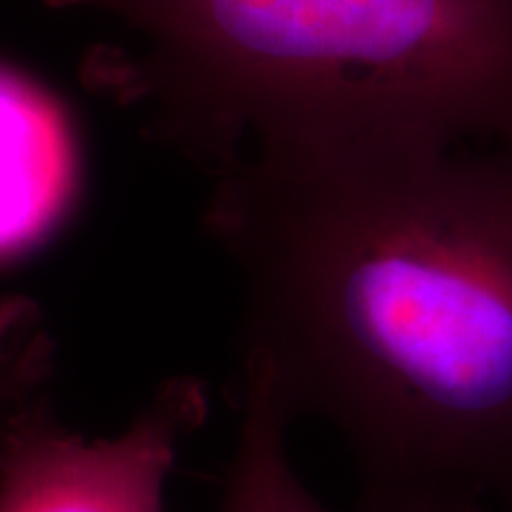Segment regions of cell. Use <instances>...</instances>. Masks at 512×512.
<instances>
[{
    "mask_svg": "<svg viewBox=\"0 0 512 512\" xmlns=\"http://www.w3.org/2000/svg\"><path fill=\"white\" fill-rule=\"evenodd\" d=\"M207 228L240 275L235 387L328 425L370 512H512V140L254 145Z\"/></svg>",
    "mask_w": 512,
    "mask_h": 512,
    "instance_id": "1",
    "label": "cell"
},
{
    "mask_svg": "<svg viewBox=\"0 0 512 512\" xmlns=\"http://www.w3.org/2000/svg\"><path fill=\"white\" fill-rule=\"evenodd\" d=\"M131 36L178 136L512 140V0H72Z\"/></svg>",
    "mask_w": 512,
    "mask_h": 512,
    "instance_id": "2",
    "label": "cell"
},
{
    "mask_svg": "<svg viewBox=\"0 0 512 512\" xmlns=\"http://www.w3.org/2000/svg\"><path fill=\"white\" fill-rule=\"evenodd\" d=\"M79 188V147L62 105L29 76L0 67V264L48 242Z\"/></svg>",
    "mask_w": 512,
    "mask_h": 512,
    "instance_id": "4",
    "label": "cell"
},
{
    "mask_svg": "<svg viewBox=\"0 0 512 512\" xmlns=\"http://www.w3.org/2000/svg\"><path fill=\"white\" fill-rule=\"evenodd\" d=\"M238 389L242 411L219 512H330L294 472L287 432L292 422L256 387ZM375 512H491L460 496H415Z\"/></svg>",
    "mask_w": 512,
    "mask_h": 512,
    "instance_id": "5",
    "label": "cell"
},
{
    "mask_svg": "<svg viewBox=\"0 0 512 512\" xmlns=\"http://www.w3.org/2000/svg\"><path fill=\"white\" fill-rule=\"evenodd\" d=\"M209 418L204 382L159 384L124 432L69 430L50 394L17 415L0 446V512H164L181 448Z\"/></svg>",
    "mask_w": 512,
    "mask_h": 512,
    "instance_id": "3",
    "label": "cell"
},
{
    "mask_svg": "<svg viewBox=\"0 0 512 512\" xmlns=\"http://www.w3.org/2000/svg\"><path fill=\"white\" fill-rule=\"evenodd\" d=\"M57 344L27 297L0 299V446L17 415L50 394Z\"/></svg>",
    "mask_w": 512,
    "mask_h": 512,
    "instance_id": "6",
    "label": "cell"
}]
</instances>
